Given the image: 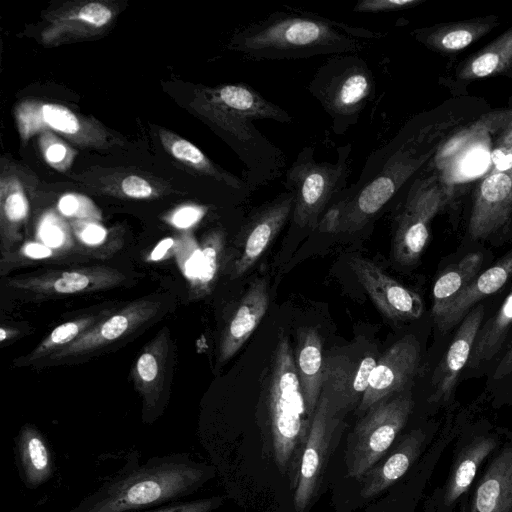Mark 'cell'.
<instances>
[{
	"label": "cell",
	"mask_w": 512,
	"mask_h": 512,
	"mask_svg": "<svg viewBox=\"0 0 512 512\" xmlns=\"http://www.w3.org/2000/svg\"><path fill=\"white\" fill-rule=\"evenodd\" d=\"M446 191L436 174L412 181L395 218L394 260L402 265L415 263L425 249L430 224L444 204Z\"/></svg>",
	"instance_id": "ba28073f"
},
{
	"label": "cell",
	"mask_w": 512,
	"mask_h": 512,
	"mask_svg": "<svg viewBox=\"0 0 512 512\" xmlns=\"http://www.w3.org/2000/svg\"><path fill=\"white\" fill-rule=\"evenodd\" d=\"M472 512H512V448L502 451L487 470Z\"/></svg>",
	"instance_id": "d4e9b609"
},
{
	"label": "cell",
	"mask_w": 512,
	"mask_h": 512,
	"mask_svg": "<svg viewBox=\"0 0 512 512\" xmlns=\"http://www.w3.org/2000/svg\"><path fill=\"white\" fill-rule=\"evenodd\" d=\"M294 358L307 411L313 418L320 399L324 374L322 339L315 328L305 327L299 330Z\"/></svg>",
	"instance_id": "7402d4cb"
},
{
	"label": "cell",
	"mask_w": 512,
	"mask_h": 512,
	"mask_svg": "<svg viewBox=\"0 0 512 512\" xmlns=\"http://www.w3.org/2000/svg\"><path fill=\"white\" fill-rule=\"evenodd\" d=\"M214 476L188 453L153 456L126 465L68 512H143L184 500Z\"/></svg>",
	"instance_id": "3957f363"
},
{
	"label": "cell",
	"mask_w": 512,
	"mask_h": 512,
	"mask_svg": "<svg viewBox=\"0 0 512 512\" xmlns=\"http://www.w3.org/2000/svg\"><path fill=\"white\" fill-rule=\"evenodd\" d=\"M105 315L107 314L104 311L88 314L58 325L29 354L18 359L17 365H29L49 358L78 339Z\"/></svg>",
	"instance_id": "f1b7e54d"
},
{
	"label": "cell",
	"mask_w": 512,
	"mask_h": 512,
	"mask_svg": "<svg viewBox=\"0 0 512 512\" xmlns=\"http://www.w3.org/2000/svg\"><path fill=\"white\" fill-rule=\"evenodd\" d=\"M223 500L221 496L181 500L143 512H212L222 505Z\"/></svg>",
	"instance_id": "f35d334b"
},
{
	"label": "cell",
	"mask_w": 512,
	"mask_h": 512,
	"mask_svg": "<svg viewBox=\"0 0 512 512\" xmlns=\"http://www.w3.org/2000/svg\"><path fill=\"white\" fill-rule=\"evenodd\" d=\"M126 275L108 266L52 269L6 280V286L38 297L93 293L122 285Z\"/></svg>",
	"instance_id": "7c38bea8"
},
{
	"label": "cell",
	"mask_w": 512,
	"mask_h": 512,
	"mask_svg": "<svg viewBox=\"0 0 512 512\" xmlns=\"http://www.w3.org/2000/svg\"><path fill=\"white\" fill-rule=\"evenodd\" d=\"M17 119L23 138L46 128L66 135H75L81 129L77 116L58 104L25 103L18 108Z\"/></svg>",
	"instance_id": "484cf974"
},
{
	"label": "cell",
	"mask_w": 512,
	"mask_h": 512,
	"mask_svg": "<svg viewBox=\"0 0 512 512\" xmlns=\"http://www.w3.org/2000/svg\"><path fill=\"white\" fill-rule=\"evenodd\" d=\"M174 363V346L168 327L148 342L132 367L134 387L142 399L143 423L153 424L164 412Z\"/></svg>",
	"instance_id": "30bf717a"
},
{
	"label": "cell",
	"mask_w": 512,
	"mask_h": 512,
	"mask_svg": "<svg viewBox=\"0 0 512 512\" xmlns=\"http://www.w3.org/2000/svg\"><path fill=\"white\" fill-rule=\"evenodd\" d=\"M307 90L331 118L333 132L342 135L374 98L376 83L361 56L343 53L333 55L316 70Z\"/></svg>",
	"instance_id": "8992f818"
},
{
	"label": "cell",
	"mask_w": 512,
	"mask_h": 512,
	"mask_svg": "<svg viewBox=\"0 0 512 512\" xmlns=\"http://www.w3.org/2000/svg\"><path fill=\"white\" fill-rule=\"evenodd\" d=\"M379 358L375 348L355 345L324 358L321 394L326 397L332 414L342 418L358 408Z\"/></svg>",
	"instance_id": "9c48e42d"
},
{
	"label": "cell",
	"mask_w": 512,
	"mask_h": 512,
	"mask_svg": "<svg viewBox=\"0 0 512 512\" xmlns=\"http://www.w3.org/2000/svg\"><path fill=\"white\" fill-rule=\"evenodd\" d=\"M424 439L425 434L420 429L406 434L394 451L363 477L361 496L374 497L401 478L418 457Z\"/></svg>",
	"instance_id": "cb8c5ba5"
},
{
	"label": "cell",
	"mask_w": 512,
	"mask_h": 512,
	"mask_svg": "<svg viewBox=\"0 0 512 512\" xmlns=\"http://www.w3.org/2000/svg\"><path fill=\"white\" fill-rule=\"evenodd\" d=\"M496 444L497 442L492 438H478L463 450L446 488L444 499L447 506L467 491L480 463Z\"/></svg>",
	"instance_id": "4dcf8cb0"
},
{
	"label": "cell",
	"mask_w": 512,
	"mask_h": 512,
	"mask_svg": "<svg viewBox=\"0 0 512 512\" xmlns=\"http://www.w3.org/2000/svg\"><path fill=\"white\" fill-rule=\"evenodd\" d=\"M411 393L400 392L372 406L354 427L346 446L350 477L362 479L390 448L413 409Z\"/></svg>",
	"instance_id": "52a82bcc"
},
{
	"label": "cell",
	"mask_w": 512,
	"mask_h": 512,
	"mask_svg": "<svg viewBox=\"0 0 512 512\" xmlns=\"http://www.w3.org/2000/svg\"><path fill=\"white\" fill-rule=\"evenodd\" d=\"M293 204V193L285 191L252 211L239 237L231 279L241 277L258 261L291 218Z\"/></svg>",
	"instance_id": "5bb4252c"
},
{
	"label": "cell",
	"mask_w": 512,
	"mask_h": 512,
	"mask_svg": "<svg viewBox=\"0 0 512 512\" xmlns=\"http://www.w3.org/2000/svg\"><path fill=\"white\" fill-rule=\"evenodd\" d=\"M512 277V250L497 263L477 275L447 306L435 321L445 332L461 322L470 310L485 297L500 290Z\"/></svg>",
	"instance_id": "44dd1931"
},
{
	"label": "cell",
	"mask_w": 512,
	"mask_h": 512,
	"mask_svg": "<svg viewBox=\"0 0 512 512\" xmlns=\"http://www.w3.org/2000/svg\"><path fill=\"white\" fill-rule=\"evenodd\" d=\"M206 209L197 205H184L176 208L167 217L166 221L177 229H189L195 226L204 217Z\"/></svg>",
	"instance_id": "b9f144b4"
},
{
	"label": "cell",
	"mask_w": 512,
	"mask_h": 512,
	"mask_svg": "<svg viewBox=\"0 0 512 512\" xmlns=\"http://www.w3.org/2000/svg\"><path fill=\"white\" fill-rule=\"evenodd\" d=\"M422 0H360L353 11L359 13H384L408 9L420 4Z\"/></svg>",
	"instance_id": "60d3db41"
},
{
	"label": "cell",
	"mask_w": 512,
	"mask_h": 512,
	"mask_svg": "<svg viewBox=\"0 0 512 512\" xmlns=\"http://www.w3.org/2000/svg\"><path fill=\"white\" fill-rule=\"evenodd\" d=\"M71 228L82 255L106 259L120 249V239H112L110 231L98 221L73 220Z\"/></svg>",
	"instance_id": "836d02e7"
},
{
	"label": "cell",
	"mask_w": 512,
	"mask_h": 512,
	"mask_svg": "<svg viewBox=\"0 0 512 512\" xmlns=\"http://www.w3.org/2000/svg\"><path fill=\"white\" fill-rule=\"evenodd\" d=\"M351 144L337 148L335 163L319 162L312 146L303 147L285 173L286 191L293 193L291 221L299 230H316L321 218L347 188Z\"/></svg>",
	"instance_id": "5b68a950"
},
{
	"label": "cell",
	"mask_w": 512,
	"mask_h": 512,
	"mask_svg": "<svg viewBox=\"0 0 512 512\" xmlns=\"http://www.w3.org/2000/svg\"><path fill=\"white\" fill-rule=\"evenodd\" d=\"M384 34L300 10L276 11L238 31L231 47L254 60L358 53Z\"/></svg>",
	"instance_id": "7a4b0ae2"
},
{
	"label": "cell",
	"mask_w": 512,
	"mask_h": 512,
	"mask_svg": "<svg viewBox=\"0 0 512 512\" xmlns=\"http://www.w3.org/2000/svg\"><path fill=\"white\" fill-rule=\"evenodd\" d=\"M36 240L64 255L78 252L72 228L59 215L47 212L41 216L36 227Z\"/></svg>",
	"instance_id": "e575fe53"
},
{
	"label": "cell",
	"mask_w": 512,
	"mask_h": 512,
	"mask_svg": "<svg viewBox=\"0 0 512 512\" xmlns=\"http://www.w3.org/2000/svg\"><path fill=\"white\" fill-rule=\"evenodd\" d=\"M419 363L420 345L415 336L406 335L391 345L370 375L358 414H365L380 401L402 392L416 375Z\"/></svg>",
	"instance_id": "9a60e30c"
},
{
	"label": "cell",
	"mask_w": 512,
	"mask_h": 512,
	"mask_svg": "<svg viewBox=\"0 0 512 512\" xmlns=\"http://www.w3.org/2000/svg\"><path fill=\"white\" fill-rule=\"evenodd\" d=\"M208 99L251 121L273 120L283 124L293 121L286 110L246 84H226L211 89Z\"/></svg>",
	"instance_id": "603a6c76"
},
{
	"label": "cell",
	"mask_w": 512,
	"mask_h": 512,
	"mask_svg": "<svg viewBox=\"0 0 512 512\" xmlns=\"http://www.w3.org/2000/svg\"><path fill=\"white\" fill-rule=\"evenodd\" d=\"M491 384H510L512 386V341L499 359L490 378Z\"/></svg>",
	"instance_id": "ee69618b"
},
{
	"label": "cell",
	"mask_w": 512,
	"mask_h": 512,
	"mask_svg": "<svg viewBox=\"0 0 512 512\" xmlns=\"http://www.w3.org/2000/svg\"><path fill=\"white\" fill-rule=\"evenodd\" d=\"M267 396L274 459L282 472L292 471V485L296 488L312 417L300 387L294 352L285 334L279 336L273 353Z\"/></svg>",
	"instance_id": "277c9868"
},
{
	"label": "cell",
	"mask_w": 512,
	"mask_h": 512,
	"mask_svg": "<svg viewBox=\"0 0 512 512\" xmlns=\"http://www.w3.org/2000/svg\"><path fill=\"white\" fill-rule=\"evenodd\" d=\"M121 191L125 196L133 199H147L154 193L150 183L136 175L127 176L122 180Z\"/></svg>",
	"instance_id": "7bdbcfd3"
},
{
	"label": "cell",
	"mask_w": 512,
	"mask_h": 512,
	"mask_svg": "<svg viewBox=\"0 0 512 512\" xmlns=\"http://www.w3.org/2000/svg\"><path fill=\"white\" fill-rule=\"evenodd\" d=\"M13 450L19 477L26 488L37 489L54 475L55 462L50 444L34 424L21 426Z\"/></svg>",
	"instance_id": "ffe728a7"
},
{
	"label": "cell",
	"mask_w": 512,
	"mask_h": 512,
	"mask_svg": "<svg viewBox=\"0 0 512 512\" xmlns=\"http://www.w3.org/2000/svg\"><path fill=\"white\" fill-rule=\"evenodd\" d=\"M268 306L266 281L258 278L250 283L223 329L218 350L219 364L230 360L239 351L260 324Z\"/></svg>",
	"instance_id": "ac0fdd59"
},
{
	"label": "cell",
	"mask_w": 512,
	"mask_h": 512,
	"mask_svg": "<svg viewBox=\"0 0 512 512\" xmlns=\"http://www.w3.org/2000/svg\"><path fill=\"white\" fill-rule=\"evenodd\" d=\"M43 153L46 161L52 166L62 165L69 155L68 148L60 141H48L43 145Z\"/></svg>",
	"instance_id": "f6af8a7d"
},
{
	"label": "cell",
	"mask_w": 512,
	"mask_h": 512,
	"mask_svg": "<svg viewBox=\"0 0 512 512\" xmlns=\"http://www.w3.org/2000/svg\"><path fill=\"white\" fill-rule=\"evenodd\" d=\"M202 266L197 281L188 288V300L205 298L214 290L217 283L225 248V233L214 229L207 233L201 242Z\"/></svg>",
	"instance_id": "f546056e"
},
{
	"label": "cell",
	"mask_w": 512,
	"mask_h": 512,
	"mask_svg": "<svg viewBox=\"0 0 512 512\" xmlns=\"http://www.w3.org/2000/svg\"><path fill=\"white\" fill-rule=\"evenodd\" d=\"M512 327V289L496 314L482 324L468 360L467 366L475 369L492 360L502 349Z\"/></svg>",
	"instance_id": "83f0119b"
},
{
	"label": "cell",
	"mask_w": 512,
	"mask_h": 512,
	"mask_svg": "<svg viewBox=\"0 0 512 512\" xmlns=\"http://www.w3.org/2000/svg\"><path fill=\"white\" fill-rule=\"evenodd\" d=\"M512 222V160L487 175L476 189L468 232L486 239Z\"/></svg>",
	"instance_id": "e0dca14e"
},
{
	"label": "cell",
	"mask_w": 512,
	"mask_h": 512,
	"mask_svg": "<svg viewBox=\"0 0 512 512\" xmlns=\"http://www.w3.org/2000/svg\"><path fill=\"white\" fill-rule=\"evenodd\" d=\"M113 17L109 7L102 3L91 2L83 5L74 15L73 19L94 28L105 26Z\"/></svg>",
	"instance_id": "ab89813d"
},
{
	"label": "cell",
	"mask_w": 512,
	"mask_h": 512,
	"mask_svg": "<svg viewBox=\"0 0 512 512\" xmlns=\"http://www.w3.org/2000/svg\"><path fill=\"white\" fill-rule=\"evenodd\" d=\"M348 263L375 307L386 318L407 321L421 317L424 304L419 294L397 282L367 258L354 256Z\"/></svg>",
	"instance_id": "2e32d148"
},
{
	"label": "cell",
	"mask_w": 512,
	"mask_h": 512,
	"mask_svg": "<svg viewBox=\"0 0 512 512\" xmlns=\"http://www.w3.org/2000/svg\"><path fill=\"white\" fill-rule=\"evenodd\" d=\"M483 261L484 258L481 252L469 253L437 278L432 291V314L435 321L477 276Z\"/></svg>",
	"instance_id": "4316f807"
},
{
	"label": "cell",
	"mask_w": 512,
	"mask_h": 512,
	"mask_svg": "<svg viewBox=\"0 0 512 512\" xmlns=\"http://www.w3.org/2000/svg\"><path fill=\"white\" fill-rule=\"evenodd\" d=\"M164 309L163 301L142 298L132 301L89 328L78 339L52 354L53 361L69 360L90 355L114 342L127 338L158 317Z\"/></svg>",
	"instance_id": "8fae6325"
},
{
	"label": "cell",
	"mask_w": 512,
	"mask_h": 512,
	"mask_svg": "<svg viewBox=\"0 0 512 512\" xmlns=\"http://www.w3.org/2000/svg\"><path fill=\"white\" fill-rule=\"evenodd\" d=\"M57 209L64 217L80 221H100L101 212L87 197L67 193L60 197Z\"/></svg>",
	"instance_id": "74e56055"
},
{
	"label": "cell",
	"mask_w": 512,
	"mask_h": 512,
	"mask_svg": "<svg viewBox=\"0 0 512 512\" xmlns=\"http://www.w3.org/2000/svg\"><path fill=\"white\" fill-rule=\"evenodd\" d=\"M512 63V29L499 36L471 59L460 73L463 79L483 78L501 72Z\"/></svg>",
	"instance_id": "1f68e13d"
},
{
	"label": "cell",
	"mask_w": 512,
	"mask_h": 512,
	"mask_svg": "<svg viewBox=\"0 0 512 512\" xmlns=\"http://www.w3.org/2000/svg\"><path fill=\"white\" fill-rule=\"evenodd\" d=\"M484 306L476 305L461 321V324L433 376L434 392L430 401L447 400L467 366L477 333L484 319Z\"/></svg>",
	"instance_id": "d6986e66"
},
{
	"label": "cell",
	"mask_w": 512,
	"mask_h": 512,
	"mask_svg": "<svg viewBox=\"0 0 512 512\" xmlns=\"http://www.w3.org/2000/svg\"><path fill=\"white\" fill-rule=\"evenodd\" d=\"M62 256H64V254L38 241L26 242L18 246L10 254L1 257V274L4 275L14 267L38 261L57 259Z\"/></svg>",
	"instance_id": "8d00e7d4"
},
{
	"label": "cell",
	"mask_w": 512,
	"mask_h": 512,
	"mask_svg": "<svg viewBox=\"0 0 512 512\" xmlns=\"http://www.w3.org/2000/svg\"><path fill=\"white\" fill-rule=\"evenodd\" d=\"M176 246L177 237L164 238L158 242V244L149 252L146 260L151 262H158L168 259L174 256Z\"/></svg>",
	"instance_id": "bcb514c9"
},
{
	"label": "cell",
	"mask_w": 512,
	"mask_h": 512,
	"mask_svg": "<svg viewBox=\"0 0 512 512\" xmlns=\"http://www.w3.org/2000/svg\"><path fill=\"white\" fill-rule=\"evenodd\" d=\"M19 331L10 326H2L0 329V342L4 343L10 339H13Z\"/></svg>",
	"instance_id": "7dc6e473"
},
{
	"label": "cell",
	"mask_w": 512,
	"mask_h": 512,
	"mask_svg": "<svg viewBox=\"0 0 512 512\" xmlns=\"http://www.w3.org/2000/svg\"><path fill=\"white\" fill-rule=\"evenodd\" d=\"M174 257L189 287L192 286L199 277L203 253L201 245L191 232H185L177 236V246Z\"/></svg>",
	"instance_id": "d590c367"
},
{
	"label": "cell",
	"mask_w": 512,
	"mask_h": 512,
	"mask_svg": "<svg viewBox=\"0 0 512 512\" xmlns=\"http://www.w3.org/2000/svg\"><path fill=\"white\" fill-rule=\"evenodd\" d=\"M341 417L332 414L324 395H320L312 418L308 439L300 459L297 486L294 493L296 512H304L316 495Z\"/></svg>",
	"instance_id": "4fadbf2b"
},
{
	"label": "cell",
	"mask_w": 512,
	"mask_h": 512,
	"mask_svg": "<svg viewBox=\"0 0 512 512\" xmlns=\"http://www.w3.org/2000/svg\"><path fill=\"white\" fill-rule=\"evenodd\" d=\"M489 29V24L461 23L436 30H420L417 38L430 47L446 51L466 48Z\"/></svg>",
	"instance_id": "d6a6232c"
},
{
	"label": "cell",
	"mask_w": 512,
	"mask_h": 512,
	"mask_svg": "<svg viewBox=\"0 0 512 512\" xmlns=\"http://www.w3.org/2000/svg\"><path fill=\"white\" fill-rule=\"evenodd\" d=\"M432 128L405 127L369 155L358 180L333 203L338 214L336 234L364 230L396 198L436 153Z\"/></svg>",
	"instance_id": "6da1fadb"
}]
</instances>
